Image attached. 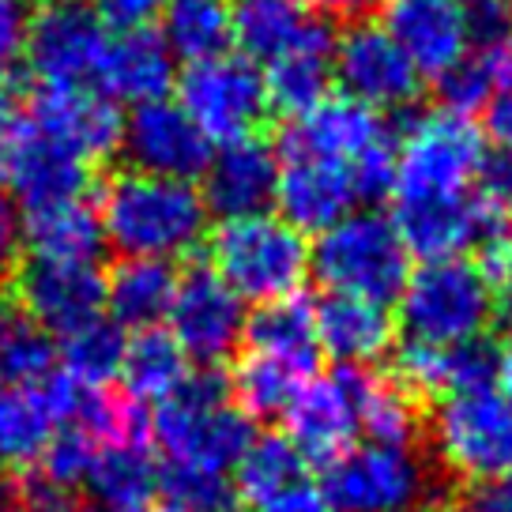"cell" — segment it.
Returning a JSON list of instances; mask_svg holds the SVG:
<instances>
[{
	"instance_id": "cell-39",
	"label": "cell",
	"mask_w": 512,
	"mask_h": 512,
	"mask_svg": "<svg viewBox=\"0 0 512 512\" xmlns=\"http://www.w3.org/2000/svg\"><path fill=\"white\" fill-rule=\"evenodd\" d=\"M159 490H166L170 505L185 512H241L234 479L215 467L166 464L159 467Z\"/></svg>"
},
{
	"instance_id": "cell-34",
	"label": "cell",
	"mask_w": 512,
	"mask_h": 512,
	"mask_svg": "<svg viewBox=\"0 0 512 512\" xmlns=\"http://www.w3.org/2000/svg\"><path fill=\"white\" fill-rule=\"evenodd\" d=\"M354 407H358V430L373 445H400L411 448L418 433L415 396L392 377H377L369 369H351Z\"/></svg>"
},
{
	"instance_id": "cell-35",
	"label": "cell",
	"mask_w": 512,
	"mask_h": 512,
	"mask_svg": "<svg viewBox=\"0 0 512 512\" xmlns=\"http://www.w3.org/2000/svg\"><path fill=\"white\" fill-rule=\"evenodd\" d=\"M302 482L305 460L287 437H275V433L253 437L249 448L241 452V460L234 464V486H238L241 501H253V505H264V501L287 494Z\"/></svg>"
},
{
	"instance_id": "cell-23",
	"label": "cell",
	"mask_w": 512,
	"mask_h": 512,
	"mask_svg": "<svg viewBox=\"0 0 512 512\" xmlns=\"http://www.w3.org/2000/svg\"><path fill=\"white\" fill-rule=\"evenodd\" d=\"M177 61L166 49L159 31L136 27L110 38L102 68H98V91L110 102H128V106H147L159 102L174 91Z\"/></svg>"
},
{
	"instance_id": "cell-3",
	"label": "cell",
	"mask_w": 512,
	"mask_h": 512,
	"mask_svg": "<svg viewBox=\"0 0 512 512\" xmlns=\"http://www.w3.org/2000/svg\"><path fill=\"white\" fill-rule=\"evenodd\" d=\"M211 268L241 302H283L309 275V241L272 211L226 219L211 238Z\"/></svg>"
},
{
	"instance_id": "cell-59",
	"label": "cell",
	"mask_w": 512,
	"mask_h": 512,
	"mask_svg": "<svg viewBox=\"0 0 512 512\" xmlns=\"http://www.w3.org/2000/svg\"><path fill=\"white\" fill-rule=\"evenodd\" d=\"M0 512H12L8 509V497H0Z\"/></svg>"
},
{
	"instance_id": "cell-24",
	"label": "cell",
	"mask_w": 512,
	"mask_h": 512,
	"mask_svg": "<svg viewBox=\"0 0 512 512\" xmlns=\"http://www.w3.org/2000/svg\"><path fill=\"white\" fill-rule=\"evenodd\" d=\"M27 117L31 125L76 147L91 162L106 159L121 147L125 117L102 91H38V98L27 106Z\"/></svg>"
},
{
	"instance_id": "cell-55",
	"label": "cell",
	"mask_w": 512,
	"mask_h": 512,
	"mask_svg": "<svg viewBox=\"0 0 512 512\" xmlns=\"http://www.w3.org/2000/svg\"><path fill=\"white\" fill-rule=\"evenodd\" d=\"M253 512H332V505L324 501L320 490H313L309 482L302 486H294L287 494L272 497V501H264V505H256Z\"/></svg>"
},
{
	"instance_id": "cell-22",
	"label": "cell",
	"mask_w": 512,
	"mask_h": 512,
	"mask_svg": "<svg viewBox=\"0 0 512 512\" xmlns=\"http://www.w3.org/2000/svg\"><path fill=\"white\" fill-rule=\"evenodd\" d=\"M204 204L219 219H245L260 215L275 204V181H279V155L264 140H238L223 144L211 155L204 170Z\"/></svg>"
},
{
	"instance_id": "cell-21",
	"label": "cell",
	"mask_w": 512,
	"mask_h": 512,
	"mask_svg": "<svg viewBox=\"0 0 512 512\" xmlns=\"http://www.w3.org/2000/svg\"><path fill=\"white\" fill-rule=\"evenodd\" d=\"M91 177H95V162L80 155L76 147L61 144L57 136L42 132L38 125H31V117H27L23 140L12 159V174H8V185L23 211L87 200Z\"/></svg>"
},
{
	"instance_id": "cell-26",
	"label": "cell",
	"mask_w": 512,
	"mask_h": 512,
	"mask_svg": "<svg viewBox=\"0 0 512 512\" xmlns=\"http://www.w3.org/2000/svg\"><path fill=\"white\" fill-rule=\"evenodd\" d=\"M320 23L302 8V0H234L230 4V42L238 57L272 64L294 46H302Z\"/></svg>"
},
{
	"instance_id": "cell-60",
	"label": "cell",
	"mask_w": 512,
	"mask_h": 512,
	"mask_svg": "<svg viewBox=\"0 0 512 512\" xmlns=\"http://www.w3.org/2000/svg\"><path fill=\"white\" fill-rule=\"evenodd\" d=\"M501 4H505V8H509V12H512V0H501Z\"/></svg>"
},
{
	"instance_id": "cell-17",
	"label": "cell",
	"mask_w": 512,
	"mask_h": 512,
	"mask_svg": "<svg viewBox=\"0 0 512 512\" xmlns=\"http://www.w3.org/2000/svg\"><path fill=\"white\" fill-rule=\"evenodd\" d=\"M358 204V185L347 166L320 159L298 147H283L279 181H275V208L302 234H324L328 226L347 219Z\"/></svg>"
},
{
	"instance_id": "cell-20",
	"label": "cell",
	"mask_w": 512,
	"mask_h": 512,
	"mask_svg": "<svg viewBox=\"0 0 512 512\" xmlns=\"http://www.w3.org/2000/svg\"><path fill=\"white\" fill-rule=\"evenodd\" d=\"M392 226L422 264L460 260L479 241V204L467 192H396Z\"/></svg>"
},
{
	"instance_id": "cell-27",
	"label": "cell",
	"mask_w": 512,
	"mask_h": 512,
	"mask_svg": "<svg viewBox=\"0 0 512 512\" xmlns=\"http://www.w3.org/2000/svg\"><path fill=\"white\" fill-rule=\"evenodd\" d=\"M83 486L102 512H147L159 490V464L147 441H113L98 445L95 464Z\"/></svg>"
},
{
	"instance_id": "cell-10",
	"label": "cell",
	"mask_w": 512,
	"mask_h": 512,
	"mask_svg": "<svg viewBox=\"0 0 512 512\" xmlns=\"http://www.w3.org/2000/svg\"><path fill=\"white\" fill-rule=\"evenodd\" d=\"M433 448L467 482L512 471V400L494 384L448 392L433 415Z\"/></svg>"
},
{
	"instance_id": "cell-14",
	"label": "cell",
	"mask_w": 512,
	"mask_h": 512,
	"mask_svg": "<svg viewBox=\"0 0 512 512\" xmlns=\"http://www.w3.org/2000/svg\"><path fill=\"white\" fill-rule=\"evenodd\" d=\"M83 392L76 381L49 369L34 384L0 388V471H31L42 464L57 430L72 426Z\"/></svg>"
},
{
	"instance_id": "cell-40",
	"label": "cell",
	"mask_w": 512,
	"mask_h": 512,
	"mask_svg": "<svg viewBox=\"0 0 512 512\" xmlns=\"http://www.w3.org/2000/svg\"><path fill=\"white\" fill-rule=\"evenodd\" d=\"M396 381L411 396H448V347L407 339L396 351Z\"/></svg>"
},
{
	"instance_id": "cell-6",
	"label": "cell",
	"mask_w": 512,
	"mask_h": 512,
	"mask_svg": "<svg viewBox=\"0 0 512 512\" xmlns=\"http://www.w3.org/2000/svg\"><path fill=\"white\" fill-rule=\"evenodd\" d=\"M400 324L418 343L452 347L482 336L490 324V287L467 260H433L407 275Z\"/></svg>"
},
{
	"instance_id": "cell-54",
	"label": "cell",
	"mask_w": 512,
	"mask_h": 512,
	"mask_svg": "<svg viewBox=\"0 0 512 512\" xmlns=\"http://www.w3.org/2000/svg\"><path fill=\"white\" fill-rule=\"evenodd\" d=\"M305 12H317L324 19H336V23H369V16L384 8V0H302Z\"/></svg>"
},
{
	"instance_id": "cell-9",
	"label": "cell",
	"mask_w": 512,
	"mask_h": 512,
	"mask_svg": "<svg viewBox=\"0 0 512 512\" xmlns=\"http://www.w3.org/2000/svg\"><path fill=\"white\" fill-rule=\"evenodd\" d=\"M433 490L430 467L415 448L354 445L324 467V501L332 512H422Z\"/></svg>"
},
{
	"instance_id": "cell-49",
	"label": "cell",
	"mask_w": 512,
	"mask_h": 512,
	"mask_svg": "<svg viewBox=\"0 0 512 512\" xmlns=\"http://www.w3.org/2000/svg\"><path fill=\"white\" fill-rule=\"evenodd\" d=\"M464 16H467L471 46L490 42V38L505 34L512 27V12L501 4V0H464Z\"/></svg>"
},
{
	"instance_id": "cell-42",
	"label": "cell",
	"mask_w": 512,
	"mask_h": 512,
	"mask_svg": "<svg viewBox=\"0 0 512 512\" xmlns=\"http://www.w3.org/2000/svg\"><path fill=\"white\" fill-rule=\"evenodd\" d=\"M437 95H441V110L460 113V117H475L494 98V87H490L486 72L479 68V61L467 53L456 68H448L445 76H437Z\"/></svg>"
},
{
	"instance_id": "cell-47",
	"label": "cell",
	"mask_w": 512,
	"mask_h": 512,
	"mask_svg": "<svg viewBox=\"0 0 512 512\" xmlns=\"http://www.w3.org/2000/svg\"><path fill=\"white\" fill-rule=\"evenodd\" d=\"M23 128H27V106L16 95L0 91V185L12 174V159L23 140Z\"/></svg>"
},
{
	"instance_id": "cell-61",
	"label": "cell",
	"mask_w": 512,
	"mask_h": 512,
	"mask_svg": "<svg viewBox=\"0 0 512 512\" xmlns=\"http://www.w3.org/2000/svg\"><path fill=\"white\" fill-rule=\"evenodd\" d=\"M80 4H95V0H80ZM98 4H102V0H98Z\"/></svg>"
},
{
	"instance_id": "cell-33",
	"label": "cell",
	"mask_w": 512,
	"mask_h": 512,
	"mask_svg": "<svg viewBox=\"0 0 512 512\" xmlns=\"http://www.w3.org/2000/svg\"><path fill=\"white\" fill-rule=\"evenodd\" d=\"M159 38L174 61L200 64L219 57L230 46V0H166Z\"/></svg>"
},
{
	"instance_id": "cell-18",
	"label": "cell",
	"mask_w": 512,
	"mask_h": 512,
	"mask_svg": "<svg viewBox=\"0 0 512 512\" xmlns=\"http://www.w3.org/2000/svg\"><path fill=\"white\" fill-rule=\"evenodd\" d=\"M287 441L298 448L305 464H336L339 456L354 448L358 437V407H354L351 369H339L328 377H313L283 411Z\"/></svg>"
},
{
	"instance_id": "cell-56",
	"label": "cell",
	"mask_w": 512,
	"mask_h": 512,
	"mask_svg": "<svg viewBox=\"0 0 512 512\" xmlns=\"http://www.w3.org/2000/svg\"><path fill=\"white\" fill-rule=\"evenodd\" d=\"M490 320H494V328H501L512 339V279L490 290Z\"/></svg>"
},
{
	"instance_id": "cell-37",
	"label": "cell",
	"mask_w": 512,
	"mask_h": 512,
	"mask_svg": "<svg viewBox=\"0 0 512 512\" xmlns=\"http://www.w3.org/2000/svg\"><path fill=\"white\" fill-rule=\"evenodd\" d=\"M53 369L49 336L16 302L0 298V388L34 384Z\"/></svg>"
},
{
	"instance_id": "cell-43",
	"label": "cell",
	"mask_w": 512,
	"mask_h": 512,
	"mask_svg": "<svg viewBox=\"0 0 512 512\" xmlns=\"http://www.w3.org/2000/svg\"><path fill=\"white\" fill-rule=\"evenodd\" d=\"M497 347L490 339H464L448 347V392H467V388H486L497 377Z\"/></svg>"
},
{
	"instance_id": "cell-29",
	"label": "cell",
	"mask_w": 512,
	"mask_h": 512,
	"mask_svg": "<svg viewBox=\"0 0 512 512\" xmlns=\"http://www.w3.org/2000/svg\"><path fill=\"white\" fill-rule=\"evenodd\" d=\"M332 49H336V38L320 23L302 46H294L279 61L268 64V72H264L268 106L287 117H302L317 102H324L328 87L336 83L332 80Z\"/></svg>"
},
{
	"instance_id": "cell-32",
	"label": "cell",
	"mask_w": 512,
	"mask_h": 512,
	"mask_svg": "<svg viewBox=\"0 0 512 512\" xmlns=\"http://www.w3.org/2000/svg\"><path fill=\"white\" fill-rule=\"evenodd\" d=\"M189 377V358L174 343L170 332L147 328V332H136V339H128L121 381H125V396L132 403H155L159 407L170 396H177Z\"/></svg>"
},
{
	"instance_id": "cell-13",
	"label": "cell",
	"mask_w": 512,
	"mask_h": 512,
	"mask_svg": "<svg viewBox=\"0 0 512 512\" xmlns=\"http://www.w3.org/2000/svg\"><path fill=\"white\" fill-rule=\"evenodd\" d=\"M332 80L351 102H362L373 113L407 110L422 95V76L415 64L377 23H354L343 38H336Z\"/></svg>"
},
{
	"instance_id": "cell-4",
	"label": "cell",
	"mask_w": 512,
	"mask_h": 512,
	"mask_svg": "<svg viewBox=\"0 0 512 512\" xmlns=\"http://www.w3.org/2000/svg\"><path fill=\"white\" fill-rule=\"evenodd\" d=\"M309 272H317L328 294L392 305L407 287L411 256L392 219L377 211H351L347 219L317 234V245L309 249Z\"/></svg>"
},
{
	"instance_id": "cell-16",
	"label": "cell",
	"mask_w": 512,
	"mask_h": 512,
	"mask_svg": "<svg viewBox=\"0 0 512 512\" xmlns=\"http://www.w3.org/2000/svg\"><path fill=\"white\" fill-rule=\"evenodd\" d=\"M121 151L128 155L132 170L192 181L208 170L215 144L192 125V117L177 102L159 98L147 106H132L121 128Z\"/></svg>"
},
{
	"instance_id": "cell-11",
	"label": "cell",
	"mask_w": 512,
	"mask_h": 512,
	"mask_svg": "<svg viewBox=\"0 0 512 512\" xmlns=\"http://www.w3.org/2000/svg\"><path fill=\"white\" fill-rule=\"evenodd\" d=\"M486 159V136L471 117L418 113L396 136V192H467Z\"/></svg>"
},
{
	"instance_id": "cell-7",
	"label": "cell",
	"mask_w": 512,
	"mask_h": 512,
	"mask_svg": "<svg viewBox=\"0 0 512 512\" xmlns=\"http://www.w3.org/2000/svg\"><path fill=\"white\" fill-rule=\"evenodd\" d=\"M174 87L177 106L219 147L256 136V128L264 125V117L272 110L264 72L238 53H219L211 61L185 64Z\"/></svg>"
},
{
	"instance_id": "cell-53",
	"label": "cell",
	"mask_w": 512,
	"mask_h": 512,
	"mask_svg": "<svg viewBox=\"0 0 512 512\" xmlns=\"http://www.w3.org/2000/svg\"><path fill=\"white\" fill-rule=\"evenodd\" d=\"M486 140L497 147V151H512V87L509 91H497L490 102H486Z\"/></svg>"
},
{
	"instance_id": "cell-1",
	"label": "cell",
	"mask_w": 512,
	"mask_h": 512,
	"mask_svg": "<svg viewBox=\"0 0 512 512\" xmlns=\"http://www.w3.org/2000/svg\"><path fill=\"white\" fill-rule=\"evenodd\" d=\"M208 204L192 181L121 170L98 200L102 238L125 260H181L208 238Z\"/></svg>"
},
{
	"instance_id": "cell-31",
	"label": "cell",
	"mask_w": 512,
	"mask_h": 512,
	"mask_svg": "<svg viewBox=\"0 0 512 512\" xmlns=\"http://www.w3.org/2000/svg\"><path fill=\"white\" fill-rule=\"evenodd\" d=\"M177 275L170 264L159 260H121L106 275V317L117 328L147 332L159 320H166L174 302Z\"/></svg>"
},
{
	"instance_id": "cell-52",
	"label": "cell",
	"mask_w": 512,
	"mask_h": 512,
	"mask_svg": "<svg viewBox=\"0 0 512 512\" xmlns=\"http://www.w3.org/2000/svg\"><path fill=\"white\" fill-rule=\"evenodd\" d=\"M162 4H166V0H102L106 19H110L117 31H136V27H147L151 19H159Z\"/></svg>"
},
{
	"instance_id": "cell-15",
	"label": "cell",
	"mask_w": 512,
	"mask_h": 512,
	"mask_svg": "<svg viewBox=\"0 0 512 512\" xmlns=\"http://www.w3.org/2000/svg\"><path fill=\"white\" fill-rule=\"evenodd\" d=\"M19 309L53 336H68L91 320L106 317V275L98 264L27 260L16 275Z\"/></svg>"
},
{
	"instance_id": "cell-28",
	"label": "cell",
	"mask_w": 512,
	"mask_h": 512,
	"mask_svg": "<svg viewBox=\"0 0 512 512\" xmlns=\"http://www.w3.org/2000/svg\"><path fill=\"white\" fill-rule=\"evenodd\" d=\"M249 351L279 362V366L294 369L302 377H317L320 362V343H317V320H313V305L305 302L302 294H290L283 302L264 305L249 328Z\"/></svg>"
},
{
	"instance_id": "cell-58",
	"label": "cell",
	"mask_w": 512,
	"mask_h": 512,
	"mask_svg": "<svg viewBox=\"0 0 512 512\" xmlns=\"http://www.w3.org/2000/svg\"><path fill=\"white\" fill-rule=\"evenodd\" d=\"M151 512H185V509H177V505H170V501H166L162 509H151Z\"/></svg>"
},
{
	"instance_id": "cell-51",
	"label": "cell",
	"mask_w": 512,
	"mask_h": 512,
	"mask_svg": "<svg viewBox=\"0 0 512 512\" xmlns=\"http://www.w3.org/2000/svg\"><path fill=\"white\" fill-rule=\"evenodd\" d=\"M19 253H23V215L16 200L0 192V283L16 272Z\"/></svg>"
},
{
	"instance_id": "cell-12",
	"label": "cell",
	"mask_w": 512,
	"mask_h": 512,
	"mask_svg": "<svg viewBox=\"0 0 512 512\" xmlns=\"http://www.w3.org/2000/svg\"><path fill=\"white\" fill-rule=\"evenodd\" d=\"M166 320H170V336L185 351V358L200 362L204 369L219 366L223 358L238 351L245 328H249L245 302L226 287L211 264H196L177 275Z\"/></svg>"
},
{
	"instance_id": "cell-44",
	"label": "cell",
	"mask_w": 512,
	"mask_h": 512,
	"mask_svg": "<svg viewBox=\"0 0 512 512\" xmlns=\"http://www.w3.org/2000/svg\"><path fill=\"white\" fill-rule=\"evenodd\" d=\"M8 509L12 512H80L76 509V494L42 475L38 467L19 471L12 490H8Z\"/></svg>"
},
{
	"instance_id": "cell-36",
	"label": "cell",
	"mask_w": 512,
	"mask_h": 512,
	"mask_svg": "<svg viewBox=\"0 0 512 512\" xmlns=\"http://www.w3.org/2000/svg\"><path fill=\"white\" fill-rule=\"evenodd\" d=\"M125 347V328H117L110 317H98L61 336V373L80 388H106L121 377Z\"/></svg>"
},
{
	"instance_id": "cell-57",
	"label": "cell",
	"mask_w": 512,
	"mask_h": 512,
	"mask_svg": "<svg viewBox=\"0 0 512 512\" xmlns=\"http://www.w3.org/2000/svg\"><path fill=\"white\" fill-rule=\"evenodd\" d=\"M497 392L505 396V400H512V339H509V347L497 354Z\"/></svg>"
},
{
	"instance_id": "cell-62",
	"label": "cell",
	"mask_w": 512,
	"mask_h": 512,
	"mask_svg": "<svg viewBox=\"0 0 512 512\" xmlns=\"http://www.w3.org/2000/svg\"><path fill=\"white\" fill-rule=\"evenodd\" d=\"M95 512H102V509H95Z\"/></svg>"
},
{
	"instance_id": "cell-5",
	"label": "cell",
	"mask_w": 512,
	"mask_h": 512,
	"mask_svg": "<svg viewBox=\"0 0 512 512\" xmlns=\"http://www.w3.org/2000/svg\"><path fill=\"white\" fill-rule=\"evenodd\" d=\"M287 147L347 166L358 185V200H384L396 189V132L381 113L366 110L347 95H328L309 113L294 117Z\"/></svg>"
},
{
	"instance_id": "cell-8",
	"label": "cell",
	"mask_w": 512,
	"mask_h": 512,
	"mask_svg": "<svg viewBox=\"0 0 512 512\" xmlns=\"http://www.w3.org/2000/svg\"><path fill=\"white\" fill-rule=\"evenodd\" d=\"M113 34L106 19L80 0H49L34 8L23 57L42 91H98V68Z\"/></svg>"
},
{
	"instance_id": "cell-25",
	"label": "cell",
	"mask_w": 512,
	"mask_h": 512,
	"mask_svg": "<svg viewBox=\"0 0 512 512\" xmlns=\"http://www.w3.org/2000/svg\"><path fill=\"white\" fill-rule=\"evenodd\" d=\"M317 320V343L324 354H332L343 369H366L377 358L392 351L396 320L392 309L351 294H324L313 305Z\"/></svg>"
},
{
	"instance_id": "cell-2",
	"label": "cell",
	"mask_w": 512,
	"mask_h": 512,
	"mask_svg": "<svg viewBox=\"0 0 512 512\" xmlns=\"http://www.w3.org/2000/svg\"><path fill=\"white\" fill-rule=\"evenodd\" d=\"M151 433L166 452V464H192L230 471L253 441V418L230 400V388L211 369H192L181 392L159 403Z\"/></svg>"
},
{
	"instance_id": "cell-41",
	"label": "cell",
	"mask_w": 512,
	"mask_h": 512,
	"mask_svg": "<svg viewBox=\"0 0 512 512\" xmlns=\"http://www.w3.org/2000/svg\"><path fill=\"white\" fill-rule=\"evenodd\" d=\"M95 452H98V441L91 433L80 430V426H64V430H57V437L49 441L38 471L49 475L53 482H61V486H68V490H76V486L87 479L91 464H95Z\"/></svg>"
},
{
	"instance_id": "cell-50",
	"label": "cell",
	"mask_w": 512,
	"mask_h": 512,
	"mask_svg": "<svg viewBox=\"0 0 512 512\" xmlns=\"http://www.w3.org/2000/svg\"><path fill=\"white\" fill-rule=\"evenodd\" d=\"M471 57H475L479 68L486 72V80H490V87H494V95L497 91H509L512 87V27L505 34L490 38V42H479Z\"/></svg>"
},
{
	"instance_id": "cell-46",
	"label": "cell",
	"mask_w": 512,
	"mask_h": 512,
	"mask_svg": "<svg viewBox=\"0 0 512 512\" xmlns=\"http://www.w3.org/2000/svg\"><path fill=\"white\" fill-rule=\"evenodd\" d=\"M452 512H512V471L467 482V490L460 494Z\"/></svg>"
},
{
	"instance_id": "cell-19",
	"label": "cell",
	"mask_w": 512,
	"mask_h": 512,
	"mask_svg": "<svg viewBox=\"0 0 512 512\" xmlns=\"http://www.w3.org/2000/svg\"><path fill=\"white\" fill-rule=\"evenodd\" d=\"M384 31L418 76H445L471 53L464 0H384Z\"/></svg>"
},
{
	"instance_id": "cell-38",
	"label": "cell",
	"mask_w": 512,
	"mask_h": 512,
	"mask_svg": "<svg viewBox=\"0 0 512 512\" xmlns=\"http://www.w3.org/2000/svg\"><path fill=\"white\" fill-rule=\"evenodd\" d=\"M313 377H302L294 369L279 366V362H268L260 354L245 351V358L234 369V381H230V392H234V403L249 418H272L283 415L290 407V400L302 392Z\"/></svg>"
},
{
	"instance_id": "cell-30",
	"label": "cell",
	"mask_w": 512,
	"mask_h": 512,
	"mask_svg": "<svg viewBox=\"0 0 512 512\" xmlns=\"http://www.w3.org/2000/svg\"><path fill=\"white\" fill-rule=\"evenodd\" d=\"M23 245H31L34 260H64V264H95L98 249L106 245L98 208L87 200H68L53 208L23 215Z\"/></svg>"
},
{
	"instance_id": "cell-48",
	"label": "cell",
	"mask_w": 512,
	"mask_h": 512,
	"mask_svg": "<svg viewBox=\"0 0 512 512\" xmlns=\"http://www.w3.org/2000/svg\"><path fill=\"white\" fill-rule=\"evenodd\" d=\"M31 0H0V64L16 61L31 27Z\"/></svg>"
},
{
	"instance_id": "cell-45",
	"label": "cell",
	"mask_w": 512,
	"mask_h": 512,
	"mask_svg": "<svg viewBox=\"0 0 512 512\" xmlns=\"http://www.w3.org/2000/svg\"><path fill=\"white\" fill-rule=\"evenodd\" d=\"M479 200L486 211L512 219V151H486V159L479 166Z\"/></svg>"
}]
</instances>
